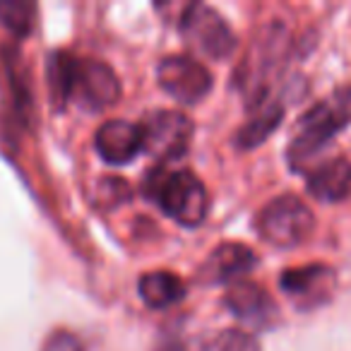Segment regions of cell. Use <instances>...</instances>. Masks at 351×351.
<instances>
[{
    "mask_svg": "<svg viewBox=\"0 0 351 351\" xmlns=\"http://www.w3.org/2000/svg\"><path fill=\"white\" fill-rule=\"evenodd\" d=\"M49 87L58 106L75 101L87 111H104L121 99V82L106 63L75 58L65 51L51 53Z\"/></svg>",
    "mask_w": 351,
    "mask_h": 351,
    "instance_id": "cell-1",
    "label": "cell"
},
{
    "mask_svg": "<svg viewBox=\"0 0 351 351\" xmlns=\"http://www.w3.org/2000/svg\"><path fill=\"white\" fill-rule=\"evenodd\" d=\"M351 123V84L332 92L325 101L315 104L298 121L296 135L287 149L289 166L298 173H311L337 132Z\"/></svg>",
    "mask_w": 351,
    "mask_h": 351,
    "instance_id": "cell-2",
    "label": "cell"
},
{
    "mask_svg": "<svg viewBox=\"0 0 351 351\" xmlns=\"http://www.w3.org/2000/svg\"><path fill=\"white\" fill-rule=\"evenodd\" d=\"M145 195L181 226H200L210 212L205 183L191 171H152L147 176Z\"/></svg>",
    "mask_w": 351,
    "mask_h": 351,
    "instance_id": "cell-3",
    "label": "cell"
},
{
    "mask_svg": "<svg viewBox=\"0 0 351 351\" xmlns=\"http://www.w3.org/2000/svg\"><path fill=\"white\" fill-rule=\"evenodd\" d=\"M315 217L311 207L296 195H279L269 200L258 215V234L277 248H293L311 239Z\"/></svg>",
    "mask_w": 351,
    "mask_h": 351,
    "instance_id": "cell-4",
    "label": "cell"
},
{
    "mask_svg": "<svg viewBox=\"0 0 351 351\" xmlns=\"http://www.w3.org/2000/svg\"><path fill=\"white\" fill-rule=\"evenodd\" d=\"M178 27L186 36V44L212 60L231 58L239 46V39L229 22L207 5H188Z\"/></svg>",
    "mask_w": 351,
    "mask_h": 351,
    "instance_id": "cell-5",
    "label": "cell"
},
{
    "mask_svg": "<svg viewBox=\"0 0 351 351\" xmlns=\"http://www.w3.org/2000/svg\"><path fill=\"white\" fill-rule=\"evenodd\" d=\"M142 152L159 161H176L193 142V121L178 111H154L140 123Z\"/></svg>",
    "mask_w": 351,
    "mask_h": 351,
    "instance_id": "cell-6",
    "label": "cell"
},
{
    "mask_svg": "<svg viewBox=\"0 0 351 351\" xmlns=\"http://www.w3.org/2000/svg\"><path fill=\"white\" fill-rule=\"evenodd\" d=\"M156 77L166 94L181 104H197L212 89V75L202 63L188 56H169L156 68Z\"/></svg>",
    "mask_w": 351,
    "mask_h": 351,
    "instance_id": "cell-7",
    "label": "cell"
},
{
    "mask_svg": "<svg viewBox=\"0 0 351 351\" xmlns=\"http://www.w3.org/2000/svg\"><path fill=\"white\" fill-rule=\"evenodd\" d=\"M337 274L327 265H306L293 267L279 277L282 291L291 298V303L301 311H313L317 306H325L335 293Z\"/></svg>",
    "mask_w": 351,
    "mask_h": 351,
    "instance_id": "cell-8",
    "label": "cell"
},
{
    "mask_svg": "<svg viewBox=\"0 0 351 351\" xmlns=\"http://www.w3.org/2000/svg\"><path fill=\"white\" fill-rule=\"evenodd\" d=\"M224 301L239 320L248 322L253 327H269L279 317L272 296L260 284L248 282V279L231 282V287L226 289Z\"/></svg>",
    "mask_w": 351,
    "mask_h": 351,
    "instance_id": "cell-9",
    "label": "cell"
},
{
    "mask_svg": "<svg viewBox=\"0 0 351 351\" xmlns=\"http://www.w3.org/2000/svg\"><path fill=\"white\" fill-rule=\"evenodd\" d=\"M97 152L108 164H128L142 152L140 125L128 121H106L94 137Z\"/></svg>",
    "mask_w": 351,
    "mask_h": 351,
    "instance_id": "cell-10",
    "label": "cell"
},
{
    "mask_svg": "<svg viewBox=\"0 0 351 351\" xmlns=\"http://www.w3.org/2000/svg\"><path fill=\"white\" fill-rule=\"evenodd\" d=\"M255 265V255L243 243H221L210 253L205 265L197 272V279L205 284L234 282L241 274L250 272Z\"/></svg>",
    "mask_w": 351,
    "mask_h": 351,
    "instance_id": "cell-11",
    "label": "cell"
},
{
    "mask_svg": "<svg viewBox=\"0 0 351 351\" xmlns=\"http://www.w3.org/2000/svg\"><path fill=\"white\" fill-rule=\"evenodd\" d=\"M306 188L320 202H341L351 195V161L344 156L325 159L308 173Z\"/></svg>",
    "mask_w": 351,
    "mask_h": 351,
    "instance_id": "cell-12",
    "label": "cell"
},
{
    "mask_svg": "<svg viewBox=\"0 0 351 351\" xmlns=\"http://www.w3.org/2000/svg\"><path fill=\"white\" fill-rule=\"evenodd\" d=\"M284 121V106L274 97H258L250 118L236 132V145L241 149H253L263 145Z\"/></svg>",
    "mask_w": 351,
    "mask_h": 351,
    "instance_id": "cell-13",
    "label": "cell"
},
{
    "mask_svg": "<svg viewBox=\"0 0 351 351\" xmlns=\"http://www.w3.org/2000/svg\"><path fill=\"white\" fill-rule=\"evenodd\" d=\"M140 296L149 308H169L186 296V287L171 272H147L140 277Z\"/></svg>",
    "mask_w": 351,
    "mask_h": 351,
    "instance_id": "cell-14",
    "label": "cell"
},
{
    "mask_svg": "<svg viewBox=\"0 0 351 351\" xmlns=\"http://www.w3.org/2000/svg\"><path fill=\"white\" fill-rule=\"evenodd\" d=\"M183 351H260V346L250 332L221 330L183 341Z\"/></svg>",
    "mask_w": 351,
    "mask_h": 351,
    "instance_id": "cell-15",
    "label": "cell"
},
{
    "mask_svg": "<svg viewBox=\"0 0 351 351\" xmlns=\"http://www.w3.org/2000/svg\"><path fill=\"white\" fill-rule=\"evenodd\" d=\"M36 5L27 0H0V25L15 36H27L34 27Z\"/></svg>",
    "mask_w": 351,
    "mask_h": 351,
    "instance_id": "cell-16",
    "label": "cell"
},
{
    "mask_svg": "<svg viewBox=\"0 0 351 351\" xmlns=\"http://www.w3.org/2000/svg\"><path fill=\"white\" fill-rule=\"evenodd\" d=\"M130 200V186L121 178H104L97 191V205L104 210H113L121 202Z\"/></svg>",
    "mask_w": 351,
    "mask_h": 351,
    "instance_id": "cell-17",
    "label": "cell"
},
{
    "mask_svg": "<svg viewBox=\"0 0 351 351\" xmlns=\"http://www.w3.org/2000/svg\"><path fill=\"white\" fill-rule=\"evenodd\" d=\"M41 351H84L82 341L68 330H56L53 335H49V339L44 341Z\"/></svg>",
    "mask_w": 351,
    "mask_h": 351,
    "instance_id": "cell-18",
    "label": "cell"
}]
</instances>
